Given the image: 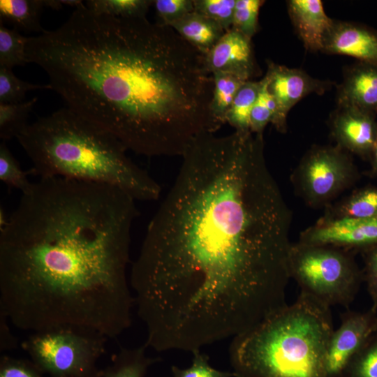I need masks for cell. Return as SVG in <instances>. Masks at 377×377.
Wrapping results in <instances>:
<instances>
[{"label":"cell","mask_w":377,"mask_h":377,"mask_svg":"<svg viewBox=\"0 0 377 377\" xmlns=\"http://www.w3.org/2000/svg\"><path fill=\"white\" fill-rule=\"evenodd\" d=\"M260 87L261 80H249L237 93L226 117V122L235 131L251 132L250 116Z\"/></svg>","instance_id":"22"},{"label":"cell","mask_w":377,"mask_h":377,"mask_svg":"<svg viewBox=\"0 0 377 377\" xmlns=\"http://www.w3.org/2000/svg\"><path fill=\"white\" fill-rule=\"evenodd\" d=\"M46 0H0V22L17 31L43 33L40 19Z\"/></svg>","instance_id":"18"},{"label":"cell","mask_w":377,"mask_h":377,"mask_svg":"<svg viewBox=\"0 0 377 377\" xmlns=\"http://www.w3.org/2000/svg\"><path fill=\"white\" fill-rule=\"evenodd\" d=\"M341 377H377V330L349 362Z\"/></svg>","instance_id":"26"},{"label":"cell","mask_w":377,"mask_h":377,"mask_svg":"<svg viewBox=\"0 0 377 377\" xmlns=\"http://www.w3.org/2000/svg\"><path fill=\"white\" fill-rule=\"evenodd\" d=\"M0 377H45L28 360L3 355L0 360Z\"/></svg>","instance_id":"34"},{"label":"cell","mask_w":377,"mask_h":377,"mask_svg":"<svg viewBox=\"0 0 377 377\" xmlns=\"http://www.w3.org/2000/svg\"><path fill=\"white\" fill-rule=\"evenodd\" d=\"M251 39L231 28L205 55L208 71L222 72L251 80L256 71Z\"/></svg>","instance_id":"13"},{"label":"cell","mask_w":377,"mask_h":377,"mask_svg":"<svg viewBox=\"0 0 377 377\" xmlns=\"http://www.w3.org/2000/svg\"><path fill=\"white\" fill-rule=\"evenodd\" d=\"M330 306L300 291L296 300L232 339L236 377H328Z\"/></svg>","instance_id":"5"},{"label":"cell","mask_w":377,"mask_h":377,"mask_svg":"<svg viewBox=\"0 0 377 377\" xmlns=\"http://www.w3.org/2000/svg\"><path fill=\"white\" fill-rule=\"evenodd\" d=\"M214 89L210 103V112L218 129L226 122V114L232 101L245 82L231 74L216 72L212 74Z\"/></svg>","instance_id":"21"},{"label":"cell","mask_w":377,"mask_h":377,"mask_svg":"<svg viewBox=\"0 0 377 377\" xmlns=\"http://www.w3.org/2000/svg\"><path fill=\"white\" fill-rule=\"evenodd\" d=\"M37 97L17 103H0V138L3 141L17 136L29 125L27 119Z\"/></svg>","instance_id":"23"},{"label":"cell","mask_w":377,"mask_h":377,"mask_svg":"<svg viewBox=\"0 0 377 377\" xmlns=\"http://www.w3.org/2000/svg\"><path fill=\"white\" fill-rule=\"evenodd\" d=\"M369 160L371 163V168L368 175L371 177H376L377 176V142L371 152Z\"/></svg>","instance_id":"36"},{"label":"cell","mask_w":377,"mask_h":377,"mask_svg":"<svg viewBox=\"0 0 377 377\" xmlns=\"http://www.w3.org/2000/svg\"><path fill=\"white\" fill-rule=\"evenodd\" d=\"M377 330V311L348 310L334 330L326 353L328 377H341L343 371L368 339Z\"/></svg>","instance_id":"10"},{"label":"cell","mask_w":377,"mask_h":377,"mask_svg":"<svg viewBox=\"0 0 377 377\" xmlns=\"http://www.w3.org/2000/svg\"><path fill=\"white\" fill-rule=\"evenodd\" d=\"M182 157L129 283L147 347L193 353L288 304L292 216L263 134H204Z\"/></svg>","instance_id":"1"},{"label":"cell","mask_w":377,"mask_h":377,"mask_svg":"<svg viewBox=\"0 0 377 377\" xmlns=\"http://www.w3.org/2000/svg\"><path fill=\"white\" fill-rule=\"evenodd\" d=\"M236 0H193L194 11L219 24L226 31L232 28Z\"/></svg>","instance_id":"31"},{"label":"cell","mask_w":377,"mask_h":377,"mask_svg":"<svg viewBox=\"0 0 377 377\" xmlns=\"http://www.w3.org/2000/svg\"><path fill=\"white\" fill-rule=\"evenodd\" d=\"M276 112L275 101L267 88L265 76L261 80V87L250 116V130L255 134H263L265 126L272 123Z\"/></svg>","instance_id":"28"},{"label":"cell","mask_w":377,"mask_h":377,"mask_svg":"<svg viewBox=\"0 0 377 377\" xmlns=\"http://www.w3.org/2000/svg\"><path fill=\"white\" fill-rule=\"evenodd\" d=\"M288 11L295 30L304 47L311 52L323 50V42L334 20L329 17L320 0H290Z\"/></svg>","instance_id":"15"},{"label":"cell","mask_w":377,"mask_h":377,"mask_svg":"<svg viewBox=\"0 0 377 377\" xmlns=\"http://www.w3.org/2000/svg\"><path fill=\"white\" fill-rule=\"evenodd\" d=\"M358 178L350 153L337 145H316L302 158L290 180L307 205L325 208Z\"/></svg>","instance_id":"8"},{"label":"cell","mask_w":377,"mask_h":377,"mask_svg":"<svg viewBox=\"0 0 377 377\" xmlns=\"http://www.w3.org/2000/svg\"><path fill=\"white\" fill-rule=\"evenodd\" d=\"M375 114L353 105L337 104L329 122L336 145L369 159L377 142Z\"/></svg>","instance_id":"12"},{"label":"cell","mask_w":377,"mask_h":377,"mask_svg":"<svg viewBox=\"0 0 377 377\" xmlns=\"http://www.w3.org/2000/svg\"><path fill=\"white\" fill-rule=\"evenodd\" d=\"M29 37L15 29H8L0 22V67L11 69L29 62L27 46Z\"/></svg>","instance_id":"24"},{"label":"cell","mask_w":377,"mask_h":377,"mask_svg":"<svg viewBox=\"0 0 377 377\" xmlns=\"http://www.w3.org/2000/svg\"><path fill=\"white\" fill-rule=\"evenodd\" d=\"M27 173L24 171L17 161L12 154L6 142L0 144V179L7 186L20 190L22 193L27 191L31 182Z\"/></svg>","instance_id":"29"},{"label":"cell","mask_w":377,"mask_h":377,"mask_svg":"<svg viewBox=\"0 0 377 377\" xmlns=\"http://www.w3.org/2000/svg\"><path fill=\"white\" fill-rule=\"evenodd\" d=\"M145 344L133 348H121L112 362L101 370V377H144L149 367L160 361L146 354Z\"/></svg>","instance_id":"20"},{"label":"cell","mask_w":377,"mask_h":377,"mask_svg":"<svg viewBox=\"0 0 377 377\" xmlns=\"http://www.w3.org/2000/svg\"><path fill=\"white\" fill-rule=\"evenodd\" d=\"M265 76L268 90L276 105V115L272 124L280 133L286 131L287 116L297 102L311 94H323L333 85L330 81L314 78L300 69L288 68L272 61H268Z\"/></svg>","instance_id":"9"},{"label":"cell","mask_w":377,"mask_h":377,"mask_svg":"<svg viewBox=\"0 0 377 377\" xmlns=\"http://www.w3.org/2000/svg\"><path fill=\"white\" fill-rule=\"evenodd\" d=\"M39 178L60 177L117 187L135 200H157L158 183L113 134L68 108L29 124L17 138Z\"/></svg>","instance_id":"4"},{"label":"cell","mask_w":377,"mask_h":377,"mask_svg":"<svg viewBox=\"0 0 377 377\" xmlns=\"http://www.w3.org/2000/svg\"><path fill=\"white\" fill-rule=\"evenodd\" d=\"M148 0H88L86 7L91 12L116 17H145L152 5Z\"/></svg>","instance_id":"25"},{"label":"cell","mask_w":377,"mask_h":377,"mask_svg":"<svg viewBox=\"0 0 377 377\" xmlns=\"http://www.w3.org/2000/svg\"><path fill=\"white\" fill-rule=\"evenodd\" d=\"M27 54L67 108L138 154L182 156L218 130L205 56L169 26L84 4L58 29L29 37Z\"/></svg>","instance_id":"3"},{"label":"cell","mask_w":377,"mask_h":377,"mask_svg":"<svg viewBox=\"0 0 377 377\" xmlns=\"http://www.w3.org/2000/svg\"><path fill=\"white\" fill-rule=\"evenodd\" d=\"M362 252L365 263L363 278L371 300V309L377 311V244Z\"/></svg>","instance_id":"35"},{"label":"cell","mask_w":377,"mask_h":377,"mask_svg":"<svg viewBox=\"0 0 377 377\" xmlns=\"http://www.w3.org/2000/svg\"><path fill=\"white\" fill-rule=\"evenodd\" d=\"M135 201L106 184L32 182L1 227L0 315L31 333H123L134 306L127 268Z\"/></svg>","instance_id":"2"},{"label":"cell","mask_w":377,"mask_h":377,"mask_svg":"<svg viewBox=\"0 0 377 377\" xmlns=\"http://www.w3.org/2000/svg\"><path fill=\"white\" fill-rule=\"evenodd\" d=\"M170 27L204 56L226 32L216 22L195 11L186 15Z\"/></svg>","instance_id":"17"},{"label":"cell","mask_w":377,"mask_h":377,"mask_svg":"<svg viewBox=\"0 0 377 377\" xmlns=\"http://www.w3.org/2000/svg\"><path fill=\"white\" fill-rule=\"evenodd\" d=\"M337 104L377 112V66L357 61L347 67L337 87Z\"/></svg>","instance_id":"16"},{"label":"cell","mask_w":377,"mask_h":377,"mask_svg":"<svg viewBox=\"0 0 377 377\" xmlns=\"http://www.w3.org/2000/svg\"><path fill=\"white\" fill-rule=\"evenodd\" d=\"M323 52L377 66V31L355 22L334 20L325 37Z\"/></svg>","instance_id":"14"},{"label":"cell","mask_w":377,"mask_h":377,"mask_svg":"<svg viewBox=\"0 0 377 377\" xmlns=\"http://www.w3.org/2000/svg\"><path fill=\"white\" fill-rule=\"evenodd\" d=\"M298 242L364 251L377 244V216L366 219H325L300 233Z\"/></svg>","instance_id":"11"},{"label":"cell","mask_w":377,"mask_h":377,"mask_svg":"<svg viewBox=\"0 0 377 377\" xmlns=\"http://www.w3.org/2000/svg\"><path fill=\"white\" fill-rule=\"evenodd\" d=\"M51 89L50 85L33 84L18 78L12 71L0 67V103L24 101L26 94L36 89Z\"/></svg>","instance_id":"27"},{"label":"cell","mask_w":377,"mask_h":377,"mask_svg":"<svg viewBox=\"0 0 377 377\" xmlns=\"http://www.w3.org/2000/svg\"><path fill=\"white\" fill-rule=\"evenodd\" d=\"M288 269L300 291L330 307H348L364 280L351 251L328 245L292 244Z\"/></svg>","instance_id":"6"},{"label":"cell","mask_w":377,"mask_h":377,"mask_svg":"<svg viewBox=\"0 0 377 377\" xmlns=\"http://www.w3.org/2000/svg\"><path fill=\"white\" fill-rule=\"evenodd\" d=\"M377 216V186L354 191L343 199L325 207V219H366Z\"/></svg>","instance_id":"19"},{"label":"cell","mask_w":377,"mask_h":377,"mask_svg":"<svg viewBox=\"0 0 377 377\" xmlns=\"http://www.w3.org/2000/svg\"><path fill=\"white\" fill-rule=\"evenodd\" d=\"M108 339L96 332L65 328L31 333L21 344L47 377H101L97 362Z\"/></svg>","instance_id":"7"},{"label":"cell","mask_w":377,"mask_h":377,"mask_svg":"<svg viewBox=\"0 0 377 377\" xmlns=\"http://www.w3.org/2000/svg\"><path fill=\"white\" fill-rule=\"evenodd\" d=\"M157 23L170 26L173 22L194 11L193 0H155Z\"/></svg>","instance_id":"33"},{"label":"cell","mask_w":377,"mask_h":377,"mask_svg":"<svg viewBox=\"0 0 377 377\" xmlns=\"http://www.w3.org/2000/svg\"><path fill=\"white\" fill-rule=\"evenodd\" d=\"M192 355V363L188 368L171 367L172 377H236L234 371H220L212 367L209 363L208 356L200 350Z\"/></svg>","instance_id":"32"},{"label":"cell","mask_w":377,"mask_h":377,"mask_svg":"<svg viewBox=\"0 0 377 377\" xmlns=\"http://www.w3.org/2000/svg\"><path fill=\"white\" fill-rule=\"evenodd\" d=\"M264 2L236 0L232 28L251 38L258 30L259 10Z\"/></svg>","instance_id":"30"}]
</instances>
